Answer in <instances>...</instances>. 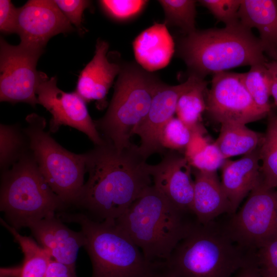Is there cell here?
<instances>
[{"instance_id": "obj_1", "label": "cell", "mask_w": 277, "mask_h": 277, "mask_svg": "<svg viewBox=\"0 0 277 277\" xmlns=\"http://www.w3.org/2000/svg\"><path fill=\"white\" fill-rule=\"evenodd\" d=\"M86 155L89 176L75 204L95 221L114 223L152 184L149 164L138 146L119 151L105 140Z\"/></svg>"}, {"instance_id": "obj_2", "label": "cell", "mask_w": 277, "mask_h": 277, "mask_svg": "<svg viewBox=\"0 0 277 277\" xmlns=\"http://www.w3.org/2000/svg\"><path fill=\"white\" fill-rule=\"evenodd\" d=\"M153 185L148 187L114 222L150 264L167 261L195 223Z\"/></svg>"}, {"instance_id": "obj_3", "label": "cell", "mask_w": 277, "mask_h": 277, "mask_svg": "<svg viewBox=\"0 0 277 277\" xmlns=\"http://www.w3.org/2000/svg\"><path fill=\"white\" fill-rule=\"evenodd\" d=\"M179 55L190 75L201 78L235 67L268 61L259 38L240 22L223 28L196 30L181 38Z\"/></svg>"}, {"instance_id": "obj_4", "label": "cell", "mask_w": 277, "mask_h": 277, "mask_svg": "<svg viewBox=\"0 0 277 277\" xmlns=\"http://www.w3.org/2000/svg\"><path fill=\"white\" fill-rule=\"evenodd\" d=\"M253 262L225 227L196 221L162 264L175 277H232Z\"/></svg>"}, {"instance_id": "obj_5", "label": "cell", "mask_w": 277, "mask_h": 277, "mask_svg": "<svg viewBox=\"0 0 277 277\" xmlns=\"http://www.w3.org/2000/svg\"><path fill=\"white\" fill-rule=\"evenodd\" d=\"M161 82L138 64L121 66L107 111L103 117L94 121L106 142L119 151L133 145L130 138L146 116Z\"/></svg>"}, {"instance_id": "obj_6", "label": "cell", "mask_w": 277, "mask_h": 277, "mask_svg": "<svg viewBox=\"0 0 277 277\" xmlns=\"http://www.w3.org/2000/svg\"><path fill=\"white\" fill-rule=\"evenodd\" d=\"M57 217L80 225L92 264L91 277H146L150 272L152 264L114 223L96 221L83 213Z\"/></svg>"}, {"instance_id": "obj_7", "label": "cell", "mask_w": 277, "mask_h": 277, "mask_svg": "<svg viewBox=\"0 0 277 277\" xmlns=\"http://www.w3.org/2000/svg\"><path fill=\"white\" fill-rule=\"evenodd\" d=\"M65 204L52 191L34 159L24 156L2 177L0 209L16 230L55 215Z\"/></svg>"}, {"instance_id": "obj_8", "label": "cell", "mask_w": 277, "mask_h": 277, "mask_svg": "<svg viewBox=\"0 0 277 277\" xmlns=\"http://www.w3.org/2000/svg\"><path fill=\"white\" fill-rule=\"evenodd\" d=\"M24 130L34 159L52 191L65 204H75L84 185L86 155L69 152L45 131V119L36 114L26 117Z\"/></svg>"}, {"instance_id": "obj_9", "label": "cell", "mask_w": 277, "mask_h": 277, "mask_svg": "<svg viewBox=\"0 0 277 277\" xmlns=\"http://www.w3.org/2000/svg\"><path fill=\"white\" fill-rule=\"evenodd\" d=\"M225 228L241 247L254 254L277 232V189L259 184L239 210L232 214Z\"/></svg>"}, {"instance_id": "obj_10", "label": "cell", "mask_w": 277, "mask_h": 277, "mask_svg": "<svg viewBox=\"0 0 277 277\" xmlns=\"http://www.w3.org/2000/svg\"><path fill=\"white\" fill-rule=\"evenodd\" d=\"M44 51L19 44H9L0 39V100L11 103L23 102L35 107L36 90L46 74L36 70Z\"/></svg>"}, {"instance_id": "obj_11", "label": "cell", "mask_w": 277, "mask_h": 277, "mask_svg": "<svg viewBox=\"0 0 277 277\" xmlns=\"http://www.w3.org/2000/svg\"><path fill=\"white\" fill-rule=\"evenodd\" d=\"M206 111L221 124L246 125L268 115L254 103L244 85L242 73L227 71L213 75L207 93Z\"/></svg>"}, {"instance_id": "obj_12", "label": "cell", "mask_w": 277, "mask_h": 277, "mask_svg": "<svg viewBox=\"0 0 277 277\" xmlns=\"http://www.w3.org/2000/svg\"><path fill=\"white\" fill-rule=\"evenodd\" d=\"M57 78L46 75L36 90L38 104L52 115L50 130L56 132L62 125L69 126L86 134L96 145L105 143L94 121L89 115L86 102L75 91L66 92L58 88Z\"/></svg>"}, {"instance_id": "obj_13", "label": "cell", "mask_w": 277, "mask_h": 277, "mask_svg": "<svg viewBox=\"0 0 277 277\" xmlns=\"http://www.w3.org/2000/svg\"><path fill=\"white\" fill-rule=\"evenodd\" d=\"M73 30L54 1L30 0L18 8L16 33L23 46L44 51L52 37Z\"/></svg>"}, {"instance_id": "obj_14", "label": "cell", "mask_w": 277, "mask_h": 277, "mask_svg": "<svg viewBox=\"0 0 277 277\" xmlns=\"http://www.w3.org/2000/svg\"><path fill=\"white\" fill-rule=\"evenodd\" d=\"M195 77L189 75L185 82L173 86L162 82L157 87L146 116L133 133L140 138L138 151L146 160L152 154L164 150L160 141L161 131L174 117L180 97L192 85Z\"/></svg>"}, {"instance_id": "obj_15", "label": "cell", "mask_w": 277, "mask_h": 277, "mask_svg": "<svg viewBox=\"0 0 277 277\" xmlns=\"http://www.w3.org/2000/svg\"><path fill=\"white\" fill-rule=\"evenodd\" d=\"M149 170L153 185L169 202L182 211L192 213V168L184 155L172 150L158 164H149Z\"/></svg>"}, {"instance_id": "obj_16", "label": "cell", "mask_w": 277, "mask_h": 277, "mask_svg": "<svg viewBox=\"0 0 277 277\" xmlns=\"http://www.w3.org/2000/svg\"><path fill=\"white\" fill-rule=\"evenodd\" d=\"M27 227L53 260L75 269L79 250L85 244L81 231L72 230L55 215L31 222Z\"/></svg>"}, {"instance_id": "obj_17", "label": "cell", "mask_w": 277, "mask_h": 277, "mask_svg": "<svg viewBox=\"0 0 277 277\" xmlns=\"http://www.w3.org/2000/svg\"><path fill=\"white\" fill-rule=\"evenodd\" d=\"M108 43L97 39L92 59L81 71L75 92L86 102H96L98 109L107 106V94L121 66L110 62L107 57Z\"/></svg>"}, {"instance_id": "obj_18", "label": "cell", "mask_w": 277, "mask_h": 277, "mask_svg": "<svg viewBox=\"0 0 277 277\" xmlns=\"http://www.w3.org/2000/svg\"><path fill=\"white\" fill-rule=\"evenodd\" d=\"M260 147L239 160H226L221 168V184L232 214L237 211L244 199L262 183Z\"/></svg>"}, {"instance_id": "obj_19", "label": "cell", "mask_w": 277, "mask_h": 277, "mask_svg": "<svg viewBox=\"0 0 277 277\" xmlns=\"http://www.w3.org/2000/svg\"><path fill=\"white\" fill-rule=\"evenodd\" d=\"M194 193L192 213L196 221L206 224L225 213L232 214L231 206L216 171L192 169Z\"/></svg>"}, {"instance_id": "obj_20", "label": "cell", "mask_w": 277, "mask_h": 277, "mask_svg": "<svg viewBox=\"0 0 277 277\" xmlns=\"http://www.w3.org/2000/svg\"><path fill=\"white\" fill-rule=\"evenodd\" d=\"M133 48L138 65L152 72L169 63L174 52V43L167 26L155 23L135 38Z\"/></svg>"}, {"instance_id": "obj_21", "label": "cell", "mask_w": 277, "mask_h": 277, "mask_svg": "<svg viewBox=\"0 0 277 277\" xmlns=\"http://www.w3.org/2000/svg\"><path fill=\"white\" fill-rule=\"evenodd\" d=\"M238 15L243 25L258 30L265 54L277 59V1L242 0Z\"/></svg>"}, {"instance_id": "obj_22", "label": "cell", "mask_w": 277, "mask_h": 277, "mask_svg": "<svg viewBox=\"0 0 277 277\" xmlns=\"http://www.w3.org/2000/svg\"><path fill=\"white\" fill-rule=\"evenodd\" d=\"M264 133L252 130L246 125L225 123L221 124L220 134L214 142L225 159L245 155L262 144Z\"/></svg>"}, {"instance_id": "obj_23", "label": "cell", "mask_w": 277, "mask_h": 277, "mask_svg": "<svg viewBox=\"0 0 277 277\" xmlns=\"http://www.w3.org/2000/svg\"><path fill=\"white\" fill-rule=\"evenodd\" d=\"M204 127L195 130L184 151V155L193 169L207 172L221 168L225 159L214 142L211 143L204 135Z\"/></svg>"}, {"instance_id": "obj_24", "label": "cell", "mask_w": 277, "mask_h": 277, "mask_svg": "<svg viewBox=\"0 0 277 277\" xmlns=\"http://www.w3.org/2000/svg\"><path fill=\"white\" fill-rule=\"evenodd\" d=\"M1 223L13 235L24 254L18 277H45L49 263L52 259L50 253L32 239L21 235L2 218Z\"/></svg>"}, {"instance_id": "obj_25", "label": "cell", "mask_w": 277, "mask_h": 277, "mask_svg": "<svg viewBox=\"0 0 277 277\" xmlns=\"http://www.w3.org/2000/svg\"><path fill=\"white\" fill-rule=\"evenodd\" d=\"M195 76V75H194ZM190 87L180 97L176 105L177 118L192 129L202 126L203 113L206 111L208 82L195 76Z\"/></svg>"}, {"instance_id": "obj_26", "label": "cell", "mask_w": 277, "mask_h": 277, "mask_svg": "<svg viewBox=\"0 0 277 277\" xmlns=\"http://www.w3.org/2000/svg\"><path fill=\"white\" fill-rule=\"evenodd\" d=\"M272 107L268 114L263 141L260 147L262 184L277 189V111Z\"/></svg>"}, {"instance_id": "obj_27", "label": "cell", "mask_w": 277, "mask_h": 277, "mask_svg": "<svg viewBox=\"0 0 277 277\" xmlns=\"http://www.w3.org/2000/svg\"><path fill=\"white\" fill-rule=\"evenodd\" d=\"M266 62L251 66L248 71L242 73V77L245 87L255 104L268 114L272 105L269 101L270 78Z\"/></svg>"}, {"instance_id": "obj_28", "label": "cell", "mask_w": 277, "mask_h": 277, "mask_svg": "<svg viewBox=\"0 0 277 277\" xmlns=\"http://www.w3.org/2000/svg\"><path fill=\"white\" fill-rule=\"evenodd\" d=\"M165 13V24L177 27L185 34L195 28L196 1L193 0H160Z\"/></svg>"}, {"instance_id": "obj_29", "label": "cell", "mask_w": 277, "mask_h": 277, "mask_svg": "<svg viewBox=\"0 0 277 277\" xmlns=\"http://www.w3.org/2000/svg\"><path fill=\"white\" fill-rule=\"evenodd\" d=\"M196 129H192L177 117H173L161 131L160 138L161 146L164 149L185 151Z\"/></svg>"}, {"instance_id": "obj_30", "label": "cell", "mask_w": 277, "mask_h": 277, "mask_svg": "<svg viewBox=\"0 0 277 277\" xmlns=\"http://www.w3.org/2000/svg\"><path fill=\"white\" fill-rule=\"evenodd\" d=\"M105 13L117 21L133 18L144 9L148 1L142 0H102L98 1Z\"/></svg>"}, {"instance_id": "obj_31", "label": "cell", "mask_w": 277, "mask_h": 277, "mask_svg": "<svg viewBox=\"0 0 277 277\" xmlns=\"http://www.w3.org/2000/svg\"><path fill=\"white\" fill-rule=\"evenodd\" d=\"M199 2L226 26L240 22L239 11L241 1L239 0H202Z\"/></svg>"}, {"instance_id": "obj_32", "label": "cell", "mask_w": 277, "mask_h": 277, "mask_svg": "<svg viewBox=\"0 0 277 277\" xmlns=\"http://www.w3.org/2000/svg\"><path fill=\"white\" fill-rule=\"evenodd\" d=\"M1 167L8 166L17 156L22 144L18 131L13 126L1 124Z\"/></svg>"}, {"instance_id": "obj_33", "label": "cell", "mask_w": 277, "mask_h": 277, "mask_svg": "<svg viewBox=\"0 0 277 277\" xmlns=\"http://www.w3.org/2000/svg\"><path fill=\"white\" fill-rule=\"evenodd\" d=\"M254 259L260 269L277 273V232L255 251Z\"/></svg>"}, {"instance_id": "obj_34", "label": "cell", "mask_w": 277, "mask_h": 277, "mask_svg": "<svg viewBox=\"0 0 277 277\" xmlns=\"http://www.w3.org/2000/svg\"><path fill=\"white\" fill-rule=\"evenodd\" d=\"M54 2L70 23L76 27L80 33H84L83 15L85 10L90 6L91 2L86 0H54Z\"/></svg>"}, {"instance_id": "obj_35", "label": "cell", "mask_w": 277, "mask_h": 277, "mask_svg": "<svg viewBox=\"0 0 277 277\" xmlns=\"http://www.w3.org/2000/svg\"><path fill=\"white\" fill-rule=\"evenodd\" d=\"M18 8L11 1H0V30L5 34L17 33Z\"/></svg>"}, {"instance_id": "obj_36", "label": "cell", "mask_w": 277, "mask_h": 277, "mask_svg": "<svg viewBox=\"0 0 277 277\" xmlns=\"http://www.w3.org/2000/svg\"><path fill=\"white\" fill-rule=\"evenodd\" d=\"M45 277H78L75 269L53 259L50 261Z\"/></svg>"}, {"instance_id": "obj_37", "label": "cell", "mask_w": 277, "mask_h": 277, "mask_svg": "<svg viewBox=\"0 0 277 277\" xmlns=\"http://www.w3.org/2000/svg\"><path fill=\"white\" fill-rule=\"evenodd\" d=\"M266 66L270 78V95L273 99L272 107L277 109V59L267 61Z\"/></svg>"}, {"instance_id": "obj_38", "label": "cell", "mask_w": 277, "mask_h": 277, "mask_svg": "<svg viewBox=\"0 0 277 277\" xmlns=\"http://www.w3.org/2000/svg\"><path fill=\"white\" fill-rule=\"evenodd\" d=\"M232 277H263L260 268L254 262L241 268Z\"/></svg>"}, {"instance_id": "obj_39", "label": "cell", "mask_w": 277, "mask_h": 277, "mask_svg": "<svg viewBox=\"0 0 277 277\" xmlns=\"http://www.w3.org/2000/svg\"><path fill=\"white\" fill-rule=\"evenodd\" d=\"M146 277H175L162 263L153 264Z\"/></svg>"}, {"instance_id": "obj_40", "label": "cell", "mask_w": 277, "mask_h": 277, "mask_svg": "<svg viewBox=\"0 0 277 277\" xmlns=\"http://www.w3.org/2000/svg\"><path fill=\"white\" fill-rule=\"evenodd\" d=\"M260 270L263 277H277V273L270 272L260 269Z\"/></svg>"}]
</instances>
